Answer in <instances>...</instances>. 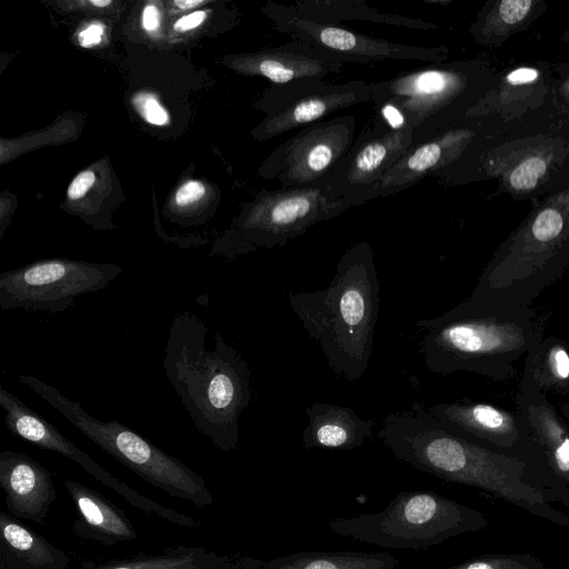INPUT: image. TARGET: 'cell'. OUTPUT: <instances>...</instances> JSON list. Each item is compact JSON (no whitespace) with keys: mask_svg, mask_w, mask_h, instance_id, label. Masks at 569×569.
<instances>
[{"mask_svg":"<svg viewBox=\"0 0 569 569\" xmlns=\"http://www.w3.org/2000/svg\"><path fill=\"white\" fill-rule=\"evenodd\" d=\"M206 188L201 182L190 180L177 191L176 202L179 206H187L202 198Z\"/></svg>","mask_w":569,"mask_h":569,"instance_id":"obj_33","label":"cell"},{"mask_svg":"<svg viewBox=\"0 0 569 569\" xmlns=\"http://www.w3.org/2000/svg\"><path fill=\"white\" fill-rule=\"evenodd\" d=\"M345 62L311 44L296 41L257 52L246 59L247 71L273 84L326 79L341 72Z\"/></svg>","mask_w":569,"mask_h":569,"instance_id":"obj_20","label":"cell"},{"mask_svg":"<svg viewBox=\"0 0 569 569\" xmlns=\"http://www.w3.org/2000/svg\"><path fill=\"white\" fill-rule=\"evenodd\" d=\"M562 40H563V41H569V28H568V30L563 33V36H562Z\"/></svg>","mask_w":569,"mask_h":569,"instance_id":"obj_43","label":"cell"},{"mask_svg":"<svg viewBox=\"0 0 569 569\" xmlns=\"http://www.w3.org/2000/svg\"><path fill=\"white\" fill-rule=\"evenodd\" d=\"M425 3L429 4H448L450 1L447 0H422Z\"/></svg>","mask_w":569,"mask_h":569,"instance_id":"obj_42","label":"cell"},{"mask_svg":"<svg viewBox=\"0 0 569 569\" xmlns=\"http://www.w3.org/2000/svg\"><path fill=\"white\" fill-rule=\"evenodd\" d=\"M272 28L340 59L345 63H371L383 60L442 62L446 46L422 47L399 43L365 34L340 23L313 19L290 4L269 1L263 7Z\"/></svg>","mask_w":569,"mask_h":569,"instance_id":"obj_12","label":"cell"},{"mask_svg":"<svg viewBox=\"0 0 569 569\" xmlns=\"http://www.w3.org/2000/svg\"><path fill=\"white\" fill-rule=\"evenodd\" d=\"M204 18L206 12L199 10L180 18L178 21H176L173 27L177 31H188L198 27L204 20Z\"/></svg>","mask_w":569,"mask_h":569,"instance_id":"obj_36","label":"cell"},{"mask_svg":"<svg viewBox=\"0 0 569 569\" xmlns=\"http://www.w3.org/2000/svg\"><path fill=\"white\" fill-rule=\"evenodd\" d=\"M159 12L153 4H148L143 9L142 13V26L147 31H154L159 27Z\"/></svg>","mask_w":569,"mask_h":569,"instance_id":"obj_37","label":"cell"},{"mask_svg":"<svg viewBox=\"0 0 569 569\" xmlns=\"http://www.w3.org/2000/svg\"><path fill=\"white\" fill-rule=\"evenodd\" d=\"M519 387L569 398V342L553 335L537 342L526 356Z\"/></svg>","mask_w":569,"mask_h":569,"instance_id":"obj_24","label":"cell"},{"mask_svg":"<svg viewBox=\"0 0 569 569\" xmlns=\"http://www.w3.org/2000/svg\"><path fill=\"white\" fill-rule=\"evenodd\" d=\"M416 326L426 330L419 351L430 372H471L496 381L517 376V362L543 338L531 307H502L468 299Z\"/></svg>","mask_w":569,"mask_h":569,"instance_id":"obj_4","label":"cell"},{"mask_svg":"<svg viewBox=\"0 0 569 569\" xmlns=\"http://www.w3.org/2000/svg\"><path fill=\"white\" fill-rule=\"evenodd\" d=\"M333 532L385 549L423 550L488 527L486 516L428 490L399 492L382 510L331 519Z\"/></svg>","mask_w":569,"mask_h":569,"instance_id":"obj_8","label":"cell"},{"mask_svg":"<svg viewBox=\"0 0 569 569\" xmlns=\"http://www.w3.org/2000/svg\"><path fill=\"white\" fill-rule=\"evenodd\" d=\"M64 487L78 512L72 525L74 535L106 546L137 540L133 523L102 493L70 479L64 480Z\"/></svg>","mask_w":569,"mask_h":569,"instance_id":"obj_21","label":"cell"},{"mask_svg":"<svg viewBox=\"0 0 569 569\" xmlns=\"http://www.w3.org/2000/svg\"><path fill=\"white\" fill-rule=\"evenodd\" d=\"M208 327L190 311L176 315L166 345L163 367L197 429L222 451L239 449L238 421L251 402L247 360L220 335L208 350Z\"/></svg>","mask_w":569,"mask_h":569,"instance_id":"obj_2","label":"cell"},{"mask_svg":"<svg viewBox=\"0 0 569 569\" xmlns=\"http://www.w3.org/2000/svg\"><path fill=\"white\" fill-rule=\"evenodd\" d=\"M553 91L561 102L569 107V76L561 80L559 86L553 87Z\"/></svg>","mask_w":569,"mask_h":569,"instance_id":"obj_38","label":"cell"},{"mask_svg":"<svg viewBox=\"0 0 569 569\" xmlns=\"http://www.w3.org/2000/svg\"><path fill=\"white\" fill-rule=\"evenodd\" d=\"M208 551L202 547L178 546L159 555L139 553L131 558L110 560L93 569H172L196 561Z\"/></svg>","mask_w":569,"mask_h":569,"instance_id":"obj_29","label":"cell"},{"mask_svg":"<svg viewBox=\"0 0 569 569\" xmlns=\"http://www.w3.org/2000/svg\"><path fill=\"white\" fill-rule=\"evenodd\" d=\"M569 268V183L549 193L502 241L468 300L530 307Z\"/></svg>","mask_w":569,"mask_h":569,"instance_id":"obj_5","label":"cell"},{"mask_svg":"<svg viewBox=\"0 0 569 569\" xmlns=\"http://www.w3.org/2000/svg\"><path fill=\"white\" fill-rule=\"evenodd\" d=\"M96 181V176L92 171L87 170L79 173L68 188V197L71 200L82 198L87 191L92 187Z\"/></svg>","mask_w":569,"mask_h":569,"instance_id":"obj_34","label":"cell"},{"mask_svg":"<svg viewBox=\"0 0 569 569\" xmlns=\"http://www.w3.org/2000/svg\"><path fill=\"white\" fill-rule=\"evenodd\" d=\"M399 565V559L387 552L316 550L266 560L254 569H397Z\"/></svg>","mask_w":569,"mask_h":569,"instance_id":"obj_28","label":"cell"},{"mask_svg":"<svg viewBox=\"0 0 569 569\" xmlns=\"http://www.w3.org/2000/svg\"><path fill=\"white\" fill-rule=\"evenodd\" d=\"M447 569H546V567L531 553H499L470 558Z\"/></svg>","mask_w":569,"mask_h":569,"instance_id":"obj_30","label":"cell"},{"mask_svg":"<svg viewBox=\"0 0 569 569\" xmlns=\"http://www.w3.org/2000/svg\"><path fill=\"white\" fill-rule=\"evenodd\" d=\"M0 549L38 569H67L69 556L19 519L0 511Z\"/></svg>","mask_w":569,"mask_h":569,"instance_id":"obj_27","label":"cell"},{"mask_svg":"<svg viewBox=\"0 0 569 569\" xmlns=\"http://www.w3.org/2000/svg\"><path fill=\"white\" fill-rule=\"evenodd\" d=\"M413 146V129L378 114L322 181L329 192L361 206L385 173Z\"/></svg>","mask_w":569,"mask_h":569,"instance_id":"obj_16","label":"cell"},{"mask_svg":"<svg viewBox=\"0 0 569 569\" xmlns=\"http://www.w3.org/2000/svg\"><path fill=\"white\" fill-rule=\"evenodd\" d=\"M264 561L242 553L219 555L209 550L200 559L172 569H254Z\"/></svg>","mask_w":569,"mask_h":569,"instance_id":"obj_31","label":"cell"},{"mask_svg":"<svg viewBox=\"0 0 569 569\" xmlns=\"http://www.w3.org/2000/svg\"><path fill=\"white\" fill-rule=\"evenodd\" d=\"M91 4L96 6V7H106V6H109L111 3L110 0H91L90 1Z\"/></svg>","mask_w":569,"mask_h":569,"instance_id":"obj_41","label":"cell"},{"mask_svg":"<svg viewBox=\"0 0 569 569\" xmlns=\"http://www.w3.org/2000/svg\"><path fill=\"white\" fill-rule=\"evenodd\" d=\"M18 380L57 409L81 433L148 483L196 505L211 507L213 496L204 479L119 421H100L58 389L30 375Z\"/></svg>","mask_w":569,"mask_h":569,"instance_id":"obj_9","label":"cell"},{"mask_svg":"<svg viewBox=\"0 0 569 569\" xmlns=\"http://www.w3.org/2000/svg\"><path fill=\"white\" fill-rule=\"evenodd\" d=\"M352 207H357L352 201L333 197L323 181L263 191L223 253L233 258L258 248L284 246Z\"/></svg>","mask_w":569,"mask_h":569,"instance_id":"obj_10","label":"cell"},{"mask_svg":"<svg viewBox=\"0 0 569 569\" xmlns=\"http://www.w3.org/2000/svg\"><path fill=\"white\" fill-rule=\"evenodd\" d=\"M356 118L343 114L301 128L276 147L260 173L281 187L318 183L329 176L355 141Z\"/></svg>","mask_w":569,"mask_h":569,"instance_id":"obj_13","label":"cell"},{"mask_svg":"<svg viewBox=\"0 0 569 569\" xmlns=\"http://www.w3.org/2000/svg\"><path fill=\"white\" fill-rule=\"evenodd\" d=\"M461 173L467 183L497 178L517 199L551 193L569 183V123L542 116L527 133L489 130L467 148Z\"/></svg>","mask_w":569,"mask_h":569,"instance_id":"obj_7","label":"cell"},{"mask_svg":"<svg viewBox=\"0 0 569 569\" xmlns=\"http://www.w3.org/2000/svg\"><path fill=\"white\" fill-rule=\"evenodd\" d=\"M541 0H501L487 2L470 27L476 43L500 46L512 33L525 29L542 11Z\"/></svg>","mask_w":569,"mask_h":569,"instance_id":"obj_25","label":"cell"},{"mask_svg":"<svg viewBox=\"0 0 569 569\" xmlns=\"http://www.w3.org/2000/svg\"><path fill=\"white\" fill-rule=\"evenodd\" d=\"M516 406L543 449L552 471L569 488V423L547 393L538 390L520 389Z\"/></svg>","mask_w":569,"mask_h":569,"instance_id":"obj_23","label":"cell"},{"mask_svg":"<svg viewBox=\"0 0 569 569\" xmlns=\"http://www.w3.org/2000/svg\"><path fill=\"white\" fill-rule=\"evenodd\" d=\"M427 409L447 427L472 441L521 456L552 471L543 449L518 410L469 399L427 406Z\"/></svg>","mask_w":569,"mask_h":569,"instance_id":"obj_17","label":"cell"},{"mask_svg":"<svg viewBox=\"0 0 569 569\" xmlns=\"http://www.w3.org/2000/svg\"><path fill=\"white\" fill-rule=\"evenodd\" d=\"M288 301L336 376L360 380L371 359L380 305L370 243L362 240L343 252L327 288L290 292Z\"/></svg>","mask_w":569,"mask_h":569,"instance_id":"obj_3","label":"cell"},{"mask_svg":"<svg viewBox=\"0 0 569 569\" xmlns=\"http://www.w3.org/2000/svg\"><path fill=\"white\" fill-rule=\"evenodd\" d=\"M483 126L482 118L466 117L431 139L413 144L378 181L369 200L408 189L452 163Z\"/></svg>","mask_w":569,"mask_h":569,"instance_id":"obj_18","label":"cell"},{"mask_svg":"<svg viewBox=\"0 0 569 569\" xmlns=\"http://www.w3.org/2000/svg\"><path fill=\"white\" fill-rule=\"evenodd\" d=\"M103 27L101 24L94 23L80 32L79 41L84 48L92 47L101 41Z\"/></svg>","mask_w":569,"mask_h":569,"instance_id":"obj_35","label":"cell"},{"mask_svg":"<svg viewBox=\"0 0 569 569\" xmlns=\"http://www.w3.org/2000/svg\"><path fill=\"white\" fill-rule=\"evenodd\" d=\"M371 101L369 82L350 80L329 83L325 79L272 84L259 101L267 116L254 134L260 140L282 136L321 121L342 109Z\"/></svg>","mask_w":569,"mask_h":569,"instance_id":"obj_14","label":"cell"},{"mask_svg":"<svg viewBox=\"0 0 569 569\" xmlns=\"http://www.w3.org/2000/svg\"><path fill=\"white\" fill-rule=\"evenodd\" d=\"M136 110L149 123L163 126L169 121V116L157 98L149 93H138L132 99Z\"/></svg>","mask_w":569,"mask_h":569,"instance_id":"obj_32","label":"cell"},{"mask_svg":"<svg viewBox=\"0 0 569 569\" xmlns=\"http://www.w3.org/2000/svg\"><path fill=\"white\" fill-rule=\"evenodd\" d=\"M0 406L6 412V426L13 436L41 449L57 452L73 460L98 481L116 491L133 507L150 516L159 517L179 527H199L200 522L197 519L158 503L111 475L88 453L66 438L51 422L30 409L2 386H0Z\"/></svg>","mask_w":569,"mask_h":569,"instance_id":"obj_15","label":"cell"},{"mask_svg":"<svg viewBox=\"0 0 569 569\" xmlns=\"http://www.w3.org/2000/svg\"><path fill=\"white\" fill-rule=\"evenodd\" d=\"M498 84L479 60L436 62L369 82L371 101L392 124L413 129V144L463 120Z\"/></svg>","mask_w":569,"mask_h":569,"instance_id":"obj_6","label":"cell"},{"mask_svg":"<svg viewBox=\"0 0 569 569\" xmlns=\"http://www.w3.org/2000/svg\"><path fill=\"white\" fill-rule=\"evenodd\" d=\"M114 264L66 259L36 261L0 274L1 310L61 312L76 298L104 289L119 273Z\"/></svg>","mask_w":569,"mask_h":569,"instance_id":"obj_11","label":"cell"},{"mask_svg":"<svg viewBox=\"0 0 569 569\" xmlns=\"http://www.w3.org/2000/svg\"><path fill=\"white\" fill-rule=\"evenodd\" d=\"M0 487L9 515L40 525L57 498L52 473L28 455L12 450L0 451Z\"/></svg>","mask_w":569,"mask_h":569,"instance_id":"obj_19","label":"cell"},{"mask_svg":"<svg viewBox=\"0 0 569 569\" xmlns=\"http://www.w3.org/2000/svg\"><path fill=\"white\" fill-rule=\"evenodd\" d=\"M559 409H560V413L562 415V417L569 423V402L560 403Z\"/></svg>","mask_w":569,"mask_h":569,"instance_id":"obj_40","label":"cell"},{"mask_svg":"<svg viewBox=\"0 0 569 569\" xmlns=\"http://www.w3.org/2000/svg\"><path fill=\"white\" fill-rule=\"evenodd\" d=\"M399 460L441 480L482 490L569 530V488L552 471L506 451L472 441L422 410L405 425Z\"/></svg>","mask_w":569,"mask_h":569,"instance_id":"obj_1","label":"cell"},{"mask_svg":"<svg viewBox=\"0 0 569 569\" xmlns=\"http://www.w3.org/2000/svg\"><path fill=\"white\" fill-rule=\"evenodd\" d=\"M202 0H176L173 3L180 9H190L201 4Z\"/></svg>","mask_w":569,"mask_h":569,"instance_id":"obj_39","label":"cell"},{"mask_svg":"<svg viewBox=\"0 0 569 569\" xmlns=\"http://www.w3.org/2000/svg\"><path fill=\"white\" fill-rule=\"evenodd\" d=\"M308 425L301 443L306 450H353L373 437V421L349 407L315 402L306 409Z\"/></svg>","mask_w":569,"mask_h":569,"instance_id":"obj_22","label":"cell"},{"mask_svg":"<svg viewBox=\"0 0 569 569\" xmlns=\"http://www.w3.org/2000/svg\"><path fill=\"white\" fill-rule=\"evenodd\" d=\"M290 6L313 19L332 23L358 20L423 31L440 28L422 19L378 11L363 0H295Z\"/></svg>","mask_w":569,"mask_h":569,"instance_id":"obj_26","label":"cell"}]
</instances>
